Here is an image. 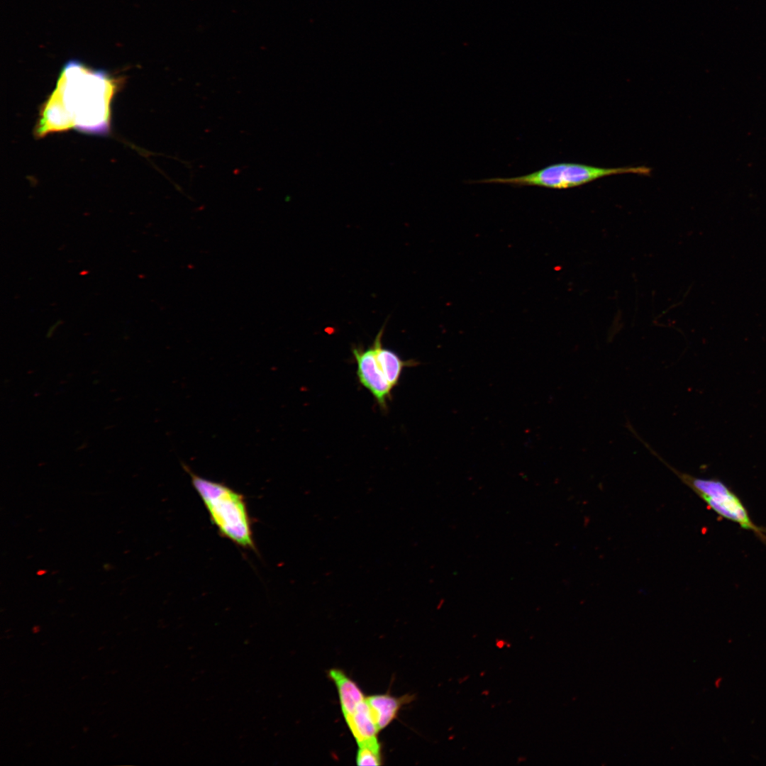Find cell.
I'll use <instances>...</instances> for the list:
<instances>
[{
	"instance_id": "cell-1",
	"label": "cell",
	"mask_w": 766,
	"mask_h": 766,
	"mask_svg": "<svg viewBox=\"0 0 766 766\" xmlns=\"http://www.w3.org/2000/svg\"><path fill=\"white\" fill-rule=\"evenodd\" d=\"M121 79L101 69L71 60L62 67L55 89L43 104L35 135L71 128L106 135L111 128V102Z\"/></svg>"
},
{
	"instance_id": "cell-2",
	"label": "cell",
	"mask_w": 766,
	"mask_h": 766,
	"mask_svg": "<svg viewBox=\"0 0 766 766\" xmlns=\"http://www.w3.org/2000/svg\"><path fill=\"white\" fill-rule=\"evenodd\" d=\"M182 466L221 536L243 549L256 550L244 496L224 483L199 476L187 465Z\"/></svg>"
},
{
	"instance_id": "cell-3",
	"label": "cell",
	"mask_w": 766,
	"mask_h": 766,
	"mask_svg": "<svg viewBox=\"0 0 766 766\" xmlns=\"http://www.w3.org/2000/svg\"><path fill=\"white\" fill-rule=\"evenodd\" d=\"M651 172L652 169L646 166L602 167L574 162H559L522 176L494 177L474 182L502 184L518 187L533 186L565 189L580 187L611 175L633 174L648 176Z\"/></svg>"
},
{
	"instance_id": "cell-4",
	"label": "cell",
	"mask_w": 766,
	"mask_h": 766,
	"mask_svg": "<svg viewBox=\"0 0 766 766\" xmlns=\"http://www.w3.org/2000/svg\"><path fill=\"white\" fill-rule=\"evenodd\" d=\"M643 444L718 515L751 531L766 544V528L756 525L739 496L717 478L702 479L679 471L667 462L645 441Z\"/></svg>"
},
{
	"instance_id": "cell-5",
	"label": "cell",
	"mask_w": 766,
	"mask_h": 766,
	"mask_svg": "<svg viewBox=\"0 0 766 766\" xmlns=\"http://www.w3.org/2000/svg\"><path fill=\"white\" fill-rule=\"evenodd\" d=\"M352 352L357 365L360 383L370 392L379 408L385 411L392 397V387L377 363L373 345L366 349L353 347Z\"/></svg>"
},
{
	"instance_id": "cell-6",
	"label": "cell",
	"mask_w": 766,
	"mask_h": 766,
	"mask_svg": "<svg viewBox=\"0 0 766 766\" xmlns=\"http://www.w3.org/2000/svg\"><path fill=\"white\" fill-rule=\"evenodd\" d=\"M413 699L414 696L411 694H405L397 697L389 694H384L372 695L367 697L366 701L380 731L396 718L399 711L404 705L411 702Z\"/></svg>"
},
{
	"instance_id": "cell-7",
	"label": "cell",
	"mask_w": 766,
	"mask_h": 766,
	"mask_svg": "<svg viewBox=\"0 0 766 766\" xmlns=\"http://www.w3.org/2000/svg\"><path fill=\"white\" fill-rule=\"evenodd\" d=\"M384 328H381L373 342L377 363L387 382L392 387L398 385L404 367L418 364L415 360H403L395 352L384 348L382 343Z\"/></svg>"
},
{
	"instance_id": "cell-8",
	"label": "cell",
	"mask_w": 766,
	"mask_h": 766,
	"mask_svg": "<svg viewBox=\"0 0 766 766\" xmlns=\"http://www.w3.org/2000/svg\"><path fill=\"white\" fill-rule=\"evenodd\" d=\"M328 677L336 687L344 717L352 714L365 700L357 684L342 670L331 669L328 672Z\"/></svg>"
},
{
	"instance_id": "cell-9",
	"label": "cell",
	"mask_w": 766,
	"mask_h": 766,
	"mask_svg": "<svg viewBox=\"0 0 766 766\" xmlns=\"http://www.w3.org/2000/svg\"><path fill=\"white\" fill-rule=\"evenodd\" d=\"M344 718L357 744L376 738L379 731L366 699Z\"/></svg>"
},
{
	"instance_id": "cell-10",
	"label": "cell",
	"mask_w": 766,
	"mask_h": 766,
	"mask_svg": "<svg viewBox=\"0 0 766 766\" xmlns=\"http://www.w3.org/2000/svg\"><path fill=\"white\" fill-rule=\"evenodd\" d=\"M356 764L360 766H377L382 764L381 744L377 737L360 743Z\"/></svg>"
}]
</instances>
